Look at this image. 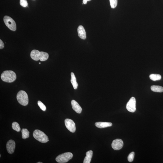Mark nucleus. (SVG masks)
<instances>
[{"label": "nucleus", "mask_w": 163, "mask_h": 163, "mask_svg": "<svg viewBox=\"0 0 163 163\" xmlns=\"http://www.w3.org/2000/svg\"><path fill=\"white\" fill-rule=\"evenodd\" d=\"M1 78L3 81L7 83H12L16 79V75L14 72L12 70L4 71L1 75Z\"/></svg>", "instance_id": "nucleus-1"}, {"label": "nucleus", "mask_w": 163, "mask_h": 163, "mask_svg": "<svg viewBox=\"0 0 163 163\" xmlns=\"http://www.w3.org/2000/svg\"><path fill=\"white\" fill-rule=\"evenodd\" d=\"M18 101L20 104L26 106L29 103V98L27 93L26 92L21 90L18 93L16 96Z\"/></svg>", "instance_id": "nucleus-2"}, {"label": "nucleus", "mask_w": 163, "mask_h": 163, "mask_svg": "<svg viewBox=\"0 0 163 163\" xmlns=\"http://www.w3.org/2000/svg\"><path fill=\"white\" fill-rule=\"evenodd\" d=\"M33 136L35 139L41 143H46L49 141L48 137L45 133L39 130H34Z\"/></svg>", "instance_id": "nucleus-3"}, {"label": "nucleus", "mask_w": 163, "mask_h": 163, "mask_svg": "<svg viewBox=\"0 0 163 163\" xmlns=\"http://www.w3.org/2000/svg\"><path fill=\"white\" fill-rule=\"evenodd\" d=\"M73 157L72 154L70 152H66L61 154L56 158V160L59 163H64L68 162Z\"/></svg>", "instance_id": "nucleus-4"}, {"label": "nucleus", "mask_w": 163, "mask_h": 163, "mask_svg": "<svg viewBox=\"0 0 163 163\" xmlns=\"http://www.w3.org/2000/svg\"><path fill=\"white\" fill-rule=\"evenodd\" d=\"M5 24L10 30L15 31L16 30V26L15 22L11 18L8 16H5L4 18Z\"/></svg>", "instance_id": "nucleus-5"}, {"label": "nucleus", "mask_w": 163, "mask_h": 163, "mask_svg": "<svg viewBox=\"0 0 163 163\" xmlns=\"http://www.w3.org/2000/svg\"><path fill=\"white\" fill-rule=\"evenodd\" d=\"M136 103L135 98L134 97H131L127 103L126 107L127 110L131 112H135L136 110Z\"/></svg>", "instance_id": "nucleus-6"}, {"label": "nucleus", "mask_w": 163, "mask_h": 163, "mask_svg": "<svg viewBox=\"0 0 163 163\" xmlns=\"http://www.w3.org/2000/svg\"><path fill=\"white\" fill-rule=\"evenodd\" d=\"M65 125L66 128L72 133L75 132L76 127L75 123L71 119H66L65 120Z\"/></svg>", "instance_id": "nucleus-7"}, {"label": "nucleus", "mask_w": 163, "mask_h": 163, "mask_svg": "<svg viewBox=\"0 0 163 163\" xmlns=\"http://www.w3.org/2000/svg\"><path fill=\"white\" fill-rule=\"evenodd\" d=\"M124 143L122 140L121 139H115L113 141L112 146L115 150H119L121 149L123 146Z\"/></svg>", "instance_id": "nucleus-8"}, {"label": "nucleus", "mask_w": 163, "mask_h": 163, "mask_svg": "<svg viewBox=\"0 0 163 163\" xmlns=\"http://www.w3.org/2000/svg\"><path fill=\"white\" fill-rule=\"evenodd\" d=\"M15 147L16 143L14 140H11L7 142L6 147L7 151L9 153H13L14 152Z\"/></svg>", "instance_id": "nucleus-9"}, {"label": "nucleus", "mask_w": 163, "mask_h": 163, "mask_svg": "<svg viewBox=\"0 0 163 163\" xmlns=\"http://www.w3.org/2000/svg\"><path fill=\"white\" fill-rule=\"evenodd\" d=\"M71 104L72 109L74 111L78 114L81 113L82 109L77 102L75 100H73L71 102Z\"/></svg>", "instance_id": "nucleus-10"}, {"label": "nucleus", "mask_w": 163, "mask_h": 163, "mask_svg": "<svg viewBox=\"0 0 163 163\" xmlns=\"http://www.w3.org/2000/svg\"><path fill=\"white\" fill-rule=\"evenodd\" d=\"M78 36L83 39H85L86 38V34L85 29L82 26H78L77 29Z\"/></svg>", "instance_id": "nucleus-11"}, {"label": "nucleus", "mask_w": 163, "mask_h": 163, "mask_svg": "<svg viewBox=\"0 0 163 163\" xmlns=\"http://www.w3.org/2000/svg\"><path fill=\"white\" fill-rule=\"evenodd\" d=\"M95 125L98 128H103L112 126V124L111 122H99L96 123Z\"/></svg>", "instance_id": "nucleus-12"}, {"label": "nucleus", "mask_w": 163, "mask_h": 163, "mask_svg": "<svg viewBox=\"0 0 163 163\" xmlns=\"http://www.w3.org/2000/svg\"><path fill=\"white\" fill-rule=\"evenodd\" d=\"M40 52L37 50H34L31 51L30 55L31 58L35 61L39 60Z\"/></svg>", "instance_id": "nucleus-13"}, {"label": "nucleus", "mask_w": 163, "mask_h": 163, "mask_svg": "<svg viewBox=\"0 0 163 163\" xmlns=\"http://www.w3.org/2000/svg\"><path fill=\"white\" fill-rule=\"evenodd\" d=\"M86 156L85 157L84 161V163H90L91 162L92 157L93 155V151L90 150L86 153Z\"/></svg>", "instance_id": "nucleus-14"}, {"label": "nucleus", "mask_w": 163, "mask_h": 163, "mask_svg": "<svg viewBox=\"0 0 163 163\" xmlns=\"http://www.w3.org/2000/svg\"><path fill=\"white\" fill-rule=\"evenodd\" d=\"M71 82L73 86V88L75 90L77 89L78 86V84L76 81V78H75L74 74L73 72H72L71 74Z\"/></svg>", "instance_id": "nucleus-15"}, {"label": "nucleus", "mask_w": 163, "mask_h": 163, "mask_svg": "<svg viewBox=\"0 0 163 163\" xmlns=\"http://www.w3.org/2000/svg\"><path fill=\"white\" fill-rule=\"evenodd\" d=\"M151 90L155 92L162 93L163 92V87L160 86L153 85L151 87Z\"/></svg>", "instance_id": "nucleus-16"}, {"label": "nucleus", "mask_w": 163, "mask_h": 163, "mask_svg": "<svg viewBox=\"0 0 163 163\" xmlns=\"http://www.w3.org/2000/svg\"><path fill=\"white\" fill-rule=\"evenodd\" d=\"M48 57L49 55L48 53L44 52H40L39 60L41 61H43L46 60L48 59Z\"/></svg>", "instance_id": "nucleus-17"}, {"label": "nucleus", "mask_w": 163, "mask_h": 163, "mask_svg": "<svg viewBox=\"0 0 163 163\" xmlns=\"http://www.w3.org/2000/svg\"><path fill=\"white\" fill-rule=\"evenodd\" d=\"M149 78L152 80L155 81L159 80L161 79V75L158 74H151L149 75Z\"/></svg>", "instance_id": "nucleus-18"}, {"label": "nucleus", "mask_w": 163, "mask_h": 163, "mask_svg": "<svg viewBox=\"0 0 163 163\" xmlns=\"http://www.w3.org/2000/svg\"><path fill=\"white\" fill-rule=\"evenodd\" d=\"M22 138L25 139L29 137V132L27 129L23 128L22 130Z\"/></svg>", "instance_id": "nucleus-19"}, {"label": "nucleus", "mask_w": 163, "mask_h": 163, "mask_svg": "<svg viewBox=\"0 0 163 163\" xmlns=\"http://www.w3.org/2000/svg\"><path fill=\"white\" fill-rule=\"evenodd\" d=\"M12 127L13 130L17 132H20L21 128L19 124L17 122H13L12 124Z\"/></svg>", "instance_id": "nucleus-20"}, {"label": "nucleus", "mask_w": 163, "mask_h": 163, "mask_svg": "<svg viewBox=\"0 0 163 163\" xmlns=\"http://www.w3.org/2000/svg\"><path fill=\"white\" fill-rule=\"evenodd\" d=\"M111 8L114 9L117 7L118 4V0H110Z\"/></svg>", "instance_id": "nucleus-21"}, {"label": "nucleus", "mask_w": 163, "mask_h": 163, "mask_svg": "<svg viewBox=\"0 0 163 163\" xmlns=\"http://www.w3.org/2000/svg\"><path fill=\"white\" fill-rule=\"evenodd\" d=\"M135 155L134 152H132L129 155L127 159L129 162H132L134 160Z\"/></svg>", "instance_id": "nucleus-22"}, {"label": "nucleus", "mask_w": 163, "mask_h": 163, "mask_svg": "<svg viewBox=\"0 0 163 163\" xmlns=\"http://www.w3.org/2000/svg\"><path fill=\"white\" fill-rule=\"evenodd\" d=\"M38 106L40 108L42 111H46V107L42 102L39 101L38 102Z\"/></svg>", "instance_id": "nucleus-23"}, {"label": "nucleus", "mask_w": 163, "mask_h": 163, "mask_svg": "<svg viewBox=\"0 0 163 163\" xmlns=\"http://www.w3.org/2000/svg\"><path fill=\"white\" fill-rule=\"evenodd\" d=\"M20 5L23 7H26L28 6V3L26 0H20Z\"/></svg>", "instance_id": "nucleus-24"}, {"label": "nucleus", "mask_w": 163, "mask_h": 163, "mask_svg": "<svg viewBox=\"0 0 163 163\" xmlns=\"http://www.w3.org/2000/svg\"><path fill=\"white\" fill-rule=\"evenodd\" d=\"M4 44L3 41L0 40V49H2L4 48Z\"/></svg>", "instance_id": "nucleus-25"}, {"label": "nucleus", "mask_w": 163, "mask_h": 163, "mask_svg": "<svg viewBox=\"0 0 163 163\" xmlns=\"http://www.w3.org/2000/svg\"><path fill=\"white\" fill-rule=\"evenodd\" d=\"M88 1H87V0H83V3L84 4H86Z\"/></svg>", "instance_id": "nucleus-26"}, {"label": "nucleus", "mask_w": 163, "mask_h": 163, "mask_svg": "<svg viewBox=\"0 0 163 163\" xmlns=\"http://www.w3.org/2000/svg\"><path fill=\"white\" fill-rule=\"evenodd\" d=\"M37 163H42V162H38Z\"/></svg>", "instance_id": "nucleus-27"}, {"label": "nucleus", "mask_w": 163, "mask_h": 163, "mask_svg": "<svg viewBox=\"0 0 163 163\" xmlns=\"http://www.w3.org/2000/svg\"><path fill=\"white\" fill-rule=\"evenodd\" d=\"M87 1H91V0H87Z\"/></svg>", "instance_id": "nucleus-28"}, {"label": "nucleus", "mask_w": 163, "mask_h": 163, "mask_svg": "<svg viewBox=\"0 0 163 163\" xmlns=\"http://www.w3.org/2000/svg\"><path fill=\"white\" fill-rule=\"evenodd\" d=\"M39 64H41V63H39Z\"/></svg>", "instance_id": "nucleus-29"}]
</instances>
